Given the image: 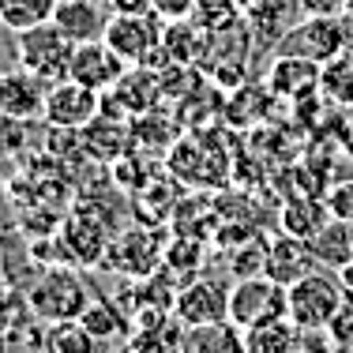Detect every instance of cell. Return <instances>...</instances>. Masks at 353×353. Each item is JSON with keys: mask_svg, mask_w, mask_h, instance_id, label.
I'll return each mask as SVG.
<instances>
[{"mask_svg": "<svg viewBox=\"0 0 353 353\" xmlns=\"http://www.w3.org/2000/svg\"><path fill=\"white\" fill-rule=\"evenodd\" d=\"M46 83L38 75H30L27 68H8L0 72V109L23 121H34L46 109Z\"/></svg>", "mask_w": 353, "mask_h": 353, "instance_id": "30bf717a", "label": "cell"}, {"mask_svg": "<svg viewBox=\"0 0 353 353\" xmlns=\"http://www.w3.org/2000/svg\"><path fill=\"white\" fill-rule=\"evenodd\" d=\"M105 98H117V102H121V113L143 117V113H150V109L158 105V98H162V75L132 64Z\"/></svg>", "mask_w": 353, "mask_h": 353, "instance_id": "5bb4252c", "label": "cell"}, {"mask_svg": "<svg viewBox=\"0 0 353 353\" xmlns=\"http://www.w3.org/2000/svg\"><path fill=\"white\" fill-rule=\"evenodd\" d=\"M319 83V64L305 61V57H279L274 61V72H271V90H279L285 98H297L305 90H312Z\"/></svg>", "mask_w": 353, "mask_h": 353, "instance_id": "d6986e66", "label": "cell"}, {"mask_svg": "<svg viewBox=\"0 0 353 353\" xmlns=\"http://www.w3.org/2000/svg\"><path fill=\"white\" fill-rule=\"evenodd\" d=\"M176 353H248V346H245V331L233 319H218V323L184 327Z\"/></svg>", "mask_w": 353, "mask_h": 353, "instance_id": "4fadbf2b", "label": "cell"}, {"mask_svg": "<svg viewBox=\"0 0 353 353\" xmlns=\"http://www.w3.org/2000/svg\"><path fill=\"white\" fill-rule=\"evenodd\" d=\"M4 267H8V252H4V241H0V274H4Z\"/></svg>", "mask_w": 353, "mask_h": 353, "instance_id": "1f68e13d", "label": "cell"}, {"mask_svg": "<svg viewBox=\"0 0 353 353\" xmlns=\"http://www.w3.org/2000/svg\"><path fill=\"white\" fill-rule=\"evenodd\" d=\"M41 350L46 353H98V339L83 327V319H64V323L46 327Z\"/></svg>", "mask_w": 353, "mask_h": 353, "instance_id": "ffe728a7", "label": "cell"}, {"mask_svg": "<svg viewBox=\"0 0 353 353\" xmlns=\"http://www.w3.org/2000/svg\"><path fill=\"white\" fill-rule=\"evenodd\" d=\"M192 23H199L203 30H225L237 23V0H196L192 8Z\"/></svg>", "mask_w": 353, "mask_h": 353, "instance_id": "603a6c76", "label": "cell"}, {"mask_svg": "<svg viewBox=\"0 0 353 353\" xmlns=\"http://www.w3.org/2000/svg\"><path fill=\"white\" fill-rule=\"evenodd\" d=\"M196 0H154V15L162 23H176V19H192Z\"/></svg>", "mask_w": 353, "mask_h": 353, "instance_id": "4316f807", "label": "cell"}, {"mask_svg": "<svg viewBox=\"0 0 353 353\" xmlns=\"http://www.w3.org/2000/svg\"><path fill=\"white\" fill-rule=\"evenodd\" d=\"M105 94L83 87L75 79H61L46 90V109H41V121L53 124V128H72V132H83L98 113L105 109L102 102Z\"/></svg>", "mask_w": 353, "mask_h": 353, "instance_id": "8992f818", "label": "cell"}, {"mask_svg": "<svg viewBox=\"0 0 353 353\" xmlns=\"http://www.w3.org/2000/svg\"><path fill=\"white\" fill-rule=\"evenodd\" d=\"M27 305L30 312L46 323H64V319H79L90 305V293H87V282L75 267H46L41 279L27 290Z\"/></svg>", "mask_w": 353, "mask_h": 353, "instance_id": "7a4b0ae2", "label": "cell"}, {"mask_svg": "<svg viewBox=\"0 0 353 353\" xmlns=\"http://www.w3.org/2000/svg\"><path fill=\"white\" fill-rule=\"evenodd\" d=\"M316 256H312V245L301 237H290V233H282V237H274L271 245H267V274L271 279H279L282 285H293L301 282L305 274L316 271Z\"/></svg>", "mask_w": 353, "mask_h": 353, "instance_id": "7c38bea8", "label": "cell"}, {"mask_svg": "<svg viewBox=\"0 0 353 353\" xmlns=\"http://www.w3.org/2000/svg\"><path fill=\"white\" fill-rule=\"evenodd\" d=\"M30 319H38V316L30 312L27 293L12 290V285L0 279V334H12L15 339L23 331V323H30Z\"/></svg>", "mask_w": 353, "mask_h": 353, "instance_id": "7402d4cb", "label": "cell"}, {"mask_svg": "<svg viewBox=\"0 0 353 353\" xmlns=\"http://www.w3.org/2000/svg\"><path fill=\"white\" fill-rule=\"evenodd\" d=\"M128 72V64L109 49V41H83L75 46L72 64H68V79L83 83V87L98 90V94H109V90L121 83V75Z\"/></svg>", "mask_w": 353, "mask_h": 353, "instance_id": "9c48e42d", "label": "cell"}, {"mask_svg": "<svg viewBox=\"0 0 353 353\" xmlns=\"http://www.w3.org/2000/svg\"><path fill=\"white\" fill-rule=\"evenodd\" d=\"M346 301H350V290L342 285L339 274L316 267L312 274H305L301 282L290 285V319L301 331H327Z\"/></svg>", "mask_w": 353, "mask_h": 353, "instance_id": "6da1fadb", "label": "cell"}, {"mask_svg": "<svg viewBox=\"0 0 353 353\" xmlns=\"http://www.w3.org/2000/svg\"><path fill=\"white\" fill-rule=\"evenodd\" d=\"M0 27H4V19H0Z\"/></svg>", "mask_w": 353, "mask_h": 353, "instance_id": "836d02e7", "label": "cell"}, {"mask_svg": "<svg viewBox=\"0 0 353 353\" xmlns=\"http://www.w3.org/2000/svg\"><path fill=\"white\" fill-rule=\"evenodd\" d=\"M346 0H301L305 15H339Z\"/></svg>", "mask_w": 353, "mask_h": 353, "instance_id": "f546056e", "label": "cell"}, {"mask_svg": "<svg viewBox=\"0 0 353 353\" xmlns=\"http://www.w3.org/2000/svg\"><path fill=\"white\" fill-rule=\"evenodd\" d=\"M327 331H331L334 339H342V342H353V293H350V301L342 305V312L334 316V323L327 327Z\"/></svg>", "mask_w": 353, "mask_h": 353, "instance_id": "83f0119b", "label": "cell"}, {"mask_svg": "<svg viewBox=\"0 0 353 353\" xmlns=\"http://www.w3.org/2000/svg\"><path fill=\"white\" fill-rule=\"evenodd\" d=\"M327 211H331V218H339V222H353V181H339L327 188L323 196Z\"/></svg>", "mask_w": 353, "mask_h": 353, "instance_id": "484cf974", "label": "cell"}, {"mask_svg": "<svg viewBox=\"0 0 353 353\" xmlns=\"http://www.w3.org/2000/svg\"><path fill=\"white\" fill-rule=\"evenodd\" d=\"M72 53H75L72 38L57 23H41V27H30V30L15 34V61H19V68L38 75L46 87L68 79Z\"/></svg>", "mask_w": 353, "mask_h": 353, "instance_id": "3957f363", "label": "cell"}, {"mask_svg": "<svg viewBox=\"0 0 353 353\" xmlns=\"http://www.w3.org/2000/svg\"><path fill=\"white\" fill-rule=\"evenodd\" d=\"M79 319H83V327H87L94 339H113V334L121 331V319H117V312L105 305V301H90L87 312H83Z\"/></svg>", "mask_w": 353, "mask_h": 353, "instance_id": "d4e9b609", "label": "cell"}, {"mask_svg": "<svg viewBox=\"0 0 353 353\" xmlns=\"http://www.w3.org/2000/svg\"><path fill=\"white\" fill-rule=\"evenodd\" d=\"M61 0H0V19L12 34L30 27H41V23H53V12Z\"/></svg>", "mask_w": 353, "mask_h": 353, "instance_id": "44dd1931", "label": "cell"}, {"mask_svg": "<svg viewBox=\"0 0 353 353\" xmlns=\"http://www.w3.org/2000/svg\"><path fill=\"white\" fill-rule=\"evenodd\" d=\"M290 316V285H282L271 274H252V279H237L230 290V319L248 331L267 319Z\"/></svg>", "mask_w": 353, "mask_h": 353, "instance_id": "5b68a950", "label": "cell"}, {"mask_svg": "<svg viewBox=\"0 0 353 353\" xmlns=\"http://www.w3.org/2000/svg\"><path fill=\"white\" fill-rule=\"evenodd\" d=\"M207 46H211V30H203L199 23H192V19L165 23L162 49H165V57H170V64H188V68H196L207 57Z\"/></svg>", "mask_w": 353, "mask_h": 353, "instance_id": "2e32d148", "label": "cell"}, {"mask_svg": "<svg viewBox=\"0 0 353 353\" xmlns=\"http://www.w3.org/2000/svg\"><path fill=\"white\" fill-rule=\"evenodd\" d=\"M339 279H342V285H346V290L353 293V263H350V267H346V271H342V274H339Z\"/></svg>", "mask_w": 353, "mask_h": 353, "instance_id": "4dcf8cb0", "label": "cell"}, {"mask_svg": "<svg viewBox=\"0 0 353 353\" xmlns=\"http://www.w3.org/2000/svg\"><path fill=\"white\" fill-rule=\"evenodd\" d=\"M308 245H312V256H316V263L323 267V271L342 274L353 263V222L331 218Z\"/></svg>", "mask_w": 353, "mask_h": 353, "instance_id": "9a60e30c", "label": "cell"}, {"mask_svg": "<svg viewBox=\"0 0 353 353\" xmlns=\"http://www.w3.org/2000/svg\"><path fill=\"white\" fill-rule=\"evenodd\" d=\"M230 290L222 279H211V274H196L176 290L173 297V316L181 319L184 327L196 323H218V319H230Z\"/></svg>", "mask_w": 353, "mask_h": 353, "instance_id": "52a82bcc", "label": "cell"}, {"mask_svg": "<svg viewBox=\"0 0 353 353\" xmlns=\"http://www.w3.org/2000/svg\"><path fill=\"white\" fill-rule=\"evenodd\" d=\"M27 128H30V121L12 117V113L0 109V162H4V158H15L27 147Z\"/></svg>", "mask_w": 353, "mask_h": 353, "instance_id": "cb8c5ba5", "label": "cell"}, {"mask_svg": "<svg viewBox=\"0 0 353 353\" xmlns=\"http://www.w3.org/2000/svg\"><path fill=\"white\" fill-rule=\"evenodd\" d=\"M342 49V27L334 15H308L305 23L290 27L282 34V49L279 53L285 57H305L312 64H327L334 61Z\"/></svg>", "mask_w": 353, "mask_h": 353, "instance_id": "ba28073f", "label": "cell"}, {"mask_svg": "<svg viewBox=\"0 0 353 353\" xmlns=\"http://www.w3.org/2000/svg\"><path fill=\"white\" fill-rule=\"evenodd\" d=\"M8 346H12V334H0V353H8Z\"/></svg>", "mask_w": 353, "mask_h": 353, "instance_id": "d6a6232c", "label": "cell"}, {"mask_svg": "<svg viewBox=\"0 0 353 353\" xmlns=\"http://www.w3.org/2000/svg\"><path fill=\"white\" fill-rule=\"evenodd\" d=\"M301 334L305 331H301L290 316H279V319H267V323H259V327H248L245 346H248V353H297Z\"/></svg>", "mask_w": 353, "mask_h": 353, "instance_id": "e0dca14e", "label": "cell"}, {"mask_svg": "<svg viewBox=\"0 0 353 353\" xmlns=\"http://www.w3.org/2000/svg\"><path fill=\"white\" fill-rule=\"evenodd\" d=\"M113 8V15H150L154 12V0H105Z\"/></svg>", "mask_w": 353, "mask_h": 353, "instance_id": "f1b7e54d", "label": "cell"}, {"mask_svg": "<svg viewBox=\"0 0 353 353\" xmlns=\"http://www.w3.org/2000/svg\"><path fill=\"white\" fill-rule=\"evenodd\" d=\"M109 19H113V15H109L98 0H61L57 12H53V23L72 38V46H83V41H102Z\"/></svg>", "mask_w": 353, "mask_h": 353, "instance_id": "8fae6325", "label": "cell"}, {"mask_svg": "<svg viewBox=\"0 0 353 353\" xmlns=\"http://www.w3.org/2000/svg\"><path fill=\"white\" fill-rule=\"evenodd\" d=\"M279 222H282V233L301 237V241H312L316 233L331 222V211H327V203L316 199V196H297V199H290V203L282 207Z\"/></svg>", "mask_w": 353, "mask_h": 353, "instance_id": "ac0fdd59", "label": "cell"}, {"mask_svg": "<svg viewBox=\"0 0 353 353\" xmlns=\"http://www.w3.org/2000/svg\"><path fill=\"white\" fill-rule=\"evenodd\" d=\"M162 34L165 23L158 19L154 12L150 15H113L105 27V41L124 64H136V68H150L158 72L154 64H170L162 49Z\"/></svg>", "mask_w": 353, "mask_h": 353, "instance_id": "277c9868", "label": "cell"}]
</instances>
